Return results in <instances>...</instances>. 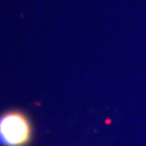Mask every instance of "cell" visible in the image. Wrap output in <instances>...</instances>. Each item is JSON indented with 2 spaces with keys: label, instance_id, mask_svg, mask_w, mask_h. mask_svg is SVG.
<instances>
[{
  "label": "cell",
  "instance_id": "cell-1",
  "mask_svg": "<svg viewBox=\"0 0 146 146\" xmlns=\"http://www.w3.org/2000/svg\"><path fill=\"white\" fill-rule=\"evenodd\" d=\"M33 137L29 118L21 110H8L0 115V144L2 146H26Z\"/></svg>",
  "mask_w": 146,
  "mask_h": 146
}]
</instances>
